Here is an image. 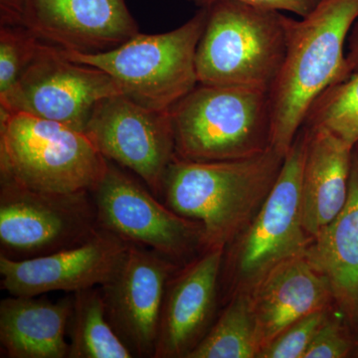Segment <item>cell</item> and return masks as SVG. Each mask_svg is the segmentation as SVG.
Here are the masks:
<instances>
[{"label": "cell", "instance_id": "7402d4cb", "mask_svg": "<svg viewBox=\"0 0 358 358\" xmlns=\"http://www.w3.org/2000/svg\"><path fill=\"white\" fill-rule=\"evenodd\" d=\"M303 126L326 129L355 148L358 143V71L322 92L310 106Z\"/></svg>", "mask_w": 358, "mask_h": 358}, {"label": "cell", "instance_id": "44dd1931", "mask_svg": "<svg viewBox=\"0 0 358 358\" xmlns=\"http://www.w3.org/2000/svg\"><path fill=\"white\" fill-rule=\"evenodd\" d=\"M260 352L251 296L239 292L230 296L220 317L186 358H257Z\"/></svg>", "mask_w": 358, "mask_h": 358}, {"label": "cell", "instance_id": "e0dca14e", "mask_svg": "<svg viewBox=\"0 0 358 358\" xmlns=\"http://www.w3.org/2000/svg\"><path fill=\"white\" fill-rule=\"evenodd\" d=\"M306 256L329 280L334 306L358 329V143L353 148L345 207L308 245Z\"/></svg>", "mask_w": 358, "mask_h": 358}, {"label": "cell", "instance_id": "7a4b0ae2", "mask_svg": "<svg viewBox=\"0 0 358 358\" xmlns=\"http://www.w3.org/2000/svg\"><path fill=\"white\" fill-rule=\"evenodd\" d=\"M358 20V0H320L300 20L287 17V51L268 92L271 148L286 155L310 106L329 87L345 81L348 35Z\"/></svg>", "mask_w": 358, "mask_h": 358}, {"label": "cell", "instance_id": "277c9868", "mask_svg": "<svg viewBox=\"0 0 358 358\" xmlns=\"http://www.w3.org/2000/svg\"><path fill=\"white\" fill-rule=\"evenodd\" d=\"M205 8L195 56L199 84L270 92L286 56L288 16L233 0Z\"/></svg>", "mask_w": 358, "mask_h": 358}, {"label": "cell", "instance_id": "5bb4252c", "mask_svg": "<svg viewBox=\"0 0 358 358\" xmlns=\"http://www.w3.org/2000/svg\"><path fill=\"white\" fill-rule=\"evenodd\" d=\"M22 25L45 43L82 54L113 50L140 33L127 0H25Z\"/></svg>", "mask_w": 358, "mask_h": 358}, {"label": "cell", "instance_id": "7c38bea8", "mask_svg": "<svg viewBox=\"0 0 358 358\" xmlns=\"http://www.w3.org/2000/svg\"><path fill=\"white\" fill-rule=\"evenodd\" d=\"M181 266L129 244L112 279L101 287L110 324L134 357H154L167 282Z\"/></svg>", "mask_w": 358, "mask_h": 358}, {"label": "cell", "instance_id": "9a60e30c", "mask_svg": "<svg viewBox=\"0 0 358 358\" xmlns=\"http://www.w3.org/2000/svg\"><path fill=\"white\" fill-rule=\"evenodd\" d=\"M224 249L202 252L167 282L154 358H186L213 324Z\"/></svg>", "mask_w": 358, "mask_h": 358}, {"label": "cell", "instance_id": "603a6c76", "mask_svg": "<svg viewBox=\"0 0 358 358\" xmlns=\"http://www.w3.org/2000/svg\"><path fill=\"white\" fill-rule=\"evenodd\" d=\"M42 41L23 25H0V98L13 89Z\"/></svg>", "mask_w": 358, "mask_h": 358}, {"label": "cell", "instance_id": "ffe728a7", "mask_svg": "<svg viewBox=\"0 0 358 358\" xmlns=\"http://www.w3.org/2000/svg\"><path fill=\"white\" fill-rule=\"evenodd\" d=\"M68 358H133L115 333L106 312L102 289L91 288L73 294Z\"/></svg>", "mask_w": 358, "mask_h": 358}, {"label": "cell", "instance_id": "ac0fdd59", "mask_svg": "<svg viewBox=\"0 0 358 358\" xmlns=\"http://www.w3.org/2000/svg\"><path fill=\"white\" fill-rule=\"evenodd\" d=\"M305 128L308 141L301 179V217L313 239L345 207L353 148L326 129Z\"/></svg>", "mask_w": 358, "mask_h": 358}, {"label": "cell", "instance_id": "2e32d148", "mask_svg": "<svg viewBox=\"0 0 358 358\" xmlns=\"http://www.w3.org/2000/svg\"><path fill=\"white\" fill-rule=\"evenodd\" d=\"M249 293L261 352L296 320L334 305L329 280L306 253L278 264Z\"/></svg>", "mask_w": 358, "mask_h": 358}, {"label": "cell", "instance_id": "52a82bcc", "mask_svg": "<svg viewBox=\"0 0 358 358\" xmlns=\"http://www.w3.org/2000/svg\"><path fill=\"white\" fill-rule=\"evenodd\" d=\"M207 8L176 29L159 34L138 33L113 50L82 54L62 50L75 62L109 74L124 96L155 110H169L199 85L195 56L204 31Z\"/></svg>", "mask_w": 358, "mask_h": 358}, {"label": "cell", "instance_id": "4fadbf2b", "mask_svg": "<svg viewBox=\"0 0 358 358\" xmlns=\"http://www.w3.org/2000/svg\"><path fill=\"white\" fill-rule=\"evenodd\" d=\"M128 247L99 228L84 243L47 255L24 260L0 255L1 288L10 296H34L102 287L112 279Z\"/></svg>", "mask_w": 358, "mask_h": 358}, {"label": "cell", "instance_id": "8992f818", "mask_svg": "<svg viewBox=\"0 0 358 358\" xmlns=\"http://www.w3.org/2000/svg\"><path fill=\"white\" fill-rule=\"evenodd\" d=\"M308 141V129L301 127L260 210L224 249L219 291L228 299L239 292H251L278 264L305 254L312 242L301 217V179Z\"/></svg>", "mask_w": 358, "mask_h": 358}, {"label": "cell", "instance_id": "3957f363", "mask_svg": "<svg viewBox=\"0 0 358 358\" xmlns=\"http://www.w3.org/2000/svg\"><path fill=\"white\" fill-rule=\"evenodd\" d=\"M169 115L180 159H241L271 148L272 108L264 90L199 84Z\"/></svg>", "mask_w": 358, "mask_h": 358}, {"label": "cell", "instance_id": "5b68a950", "mask_svg": "<svg viewBox=\"0 0 358 358\" xmlns=\"http://www.w3.org/2000/svg\"><path fill=\"white\" fill-rule=\"evenodd\" d=\"M108 159L84 131L0 110V178L39 192H93Z\"/></svg>", "mask_w": 358, "mask_h": 358}, {"label": "cell", "instance_id": "f1b7e54d", "mask_svg": "<svg viewBox=\"0 0 358 358\" xmlns=\"http://www.w3.org/2000/svg\"><path fill=\"white\" fill-rule=\"evenodd\" d=\"M355 355L358 357V345L355 348Z\"/></svg>", "mask_w": 358, "mask_h": 358}, {"label": "cell", "instance_id": "83f0119b", "mask_svg": "<svg viewBox=\"0 0 358 358\" xmlns=\"http://www.w3.org/2000/svg\"><path fill=\"white\" fill-rule=\"evenodd\" d=\"M346 70L348 76L358 71V20L352 26L346 43Z\"/></svg>", "mask_w": 358, "mask_h": 358}, {"label": "cell", "instance_id": "ba28073f", "mask_svg": "<svg viewBox=\"0 0 358 358\" xmlns=\"http://www.w3.org/2000/svg\"><path fill=\"white\" fill-rule=\"evenodd\" d=\"M92 195L99 228L127 243L154 250L180 266L204 252L201 224L171 210L115 162L108 160Z\"/></svg>", "mask_w": 358, "mask_h": 358}, {"label": "cell", "instance_id": "8fae6325", "mask_svg": "<svg viewBox=\"0 0 358 358\" xmlns=\"http://www.w3.org/2000/svg\"><path fill=\"white\" fill-rule=\"evenodd\" d=\"M85 133L106 159L138 176L160 199L176 157L169 110L148 109L122 94L108 96L96 105Z\"/></svg>", "mask_w": 358, "mask_h": 358}, {"label": "cell", "instance_id": "6da1fadb", "mask_svg": "<svg viewBox=\"0 0 358 358\" xmlns=\"http://www.w3.org/2000/svg\"><path fill=\"white\" fill-rule=\"evenodd\" d=\"M285 155L273 148L246 159L197 162L176 157L160 200L199 221L204 251L225 249L252 222L281 173Z\"/></svg>", "mask_w": 358, "mask_h": 358}, {"label": "cell", "instance_id": "d6986e66", "mask_svg": "<svg viewBox=\"0 0 358 358\" xmlns=\"http://www.w3.org/2000/svg\"><path fill=\"white\" fill-rule=\"evenodd\" d=\"M72 296L51 301L10 296L0 303V343L9 358H67Z\"/></svg>", "mask_w": 358, "mask_h": 358}, {"label": "cell", "instance_id": "30bf717a", "mask_svg": "<svg viewBox=\"0 0 358 358\" xmlns=\"http://www.w3.org/2000/svg\"><path fill=\"white\" fill-rule=\"evenodd\" d=\"M121 94L119 85L103 70L70 60L60 48L42 42L13 89L0 98V110L60 122L85 133L96 105Z\"/></svg>", "mask_w": 358, "mask_h": 358}, {"label": "cell", "instance_id": "4316f807", "mask_svg": "<svg viewBox=\"0 0 358 358\" xmlns=\"http://www.w3.org/2000/svg\"><path fill=\"white\" fill-rule=\"evenodd\" d=\"M25 0H0V25H22Z\"/></svg>", "mask_w": 358, "mask_h": 358}, {"label": "cell", "instance_id": "484cf974", "mask_svg": "<svg viewBox=\"0 0 358 358\" xmlns=\"http://www.w3.org/2000/svg\"><path fill=\"white\" fill-rule=\"evenodd\" d=\"M192 2L199 8H205L221 1V0H187ZM248 6L261 7V8L272 9V10L287 11L294 13L299 17L307 15L317 6L320 0H233Z\"/></svg>", "mask_w": 358, "mask_h": 358}, {"label": "cell", "instance_id": "9c48e42d", "mask_svg": "<svg viewBox=\"0 0 358 358\" xmlns=\"http://www.w3.org/2000/svg\"><path fill=\"white\" fill-rule=\"evenodd\" d=\"M98 230L91 192H39L0 178V255H47L84 243Z\"/></svg>", "mask_w": 358, "mask_h": 358}, {"label": "cell", "instance_id": "cb8c5ba5", "mask_svg": "<svg viewBox=\"0 0 358 358\" xmlns=\"http://www.w3.org/2000/svg\"><path fill=\"white\" fill-rule=\"evenodd\" d=\"M331 308L317 310L287 327L257 358H303L320 327L331 317Z\"/></svg>", "mask_w": 358, "mask_h": 358}, {"label": "cell", "instance_id": "d4e9b609", "mask_svg": "<svg viewBox=\"0 0 358 358\" xmlns=\"http://www.w3.org/2000/svg\"><path fill=\"white\" fill-rule=\"evenodd\" d=\"M348 324L329 317L313 339L303 358H343L355 350Z\"/></svg>", "mask_w": 358, "mask_h": 358}]
</instances>
